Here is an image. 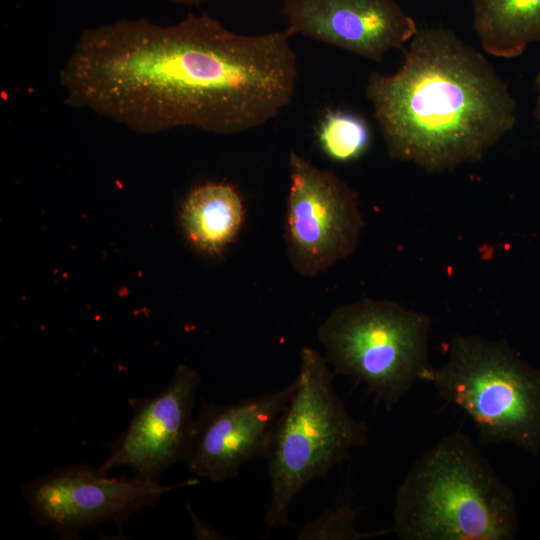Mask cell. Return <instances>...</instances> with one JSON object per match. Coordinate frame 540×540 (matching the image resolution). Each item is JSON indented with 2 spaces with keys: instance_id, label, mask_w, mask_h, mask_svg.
Returning <instances> with one entry per match:
<instances>
[{
  "instance_id": "obj_1",
  "label": "cell",
  "mask_w": 540,
  "mask_h": 540,
  "mask_svg": "<svg viewBox=\"0 0 540 540\" xmlns=\"http://www.w3.org/2000/svg\"><path fill=\"white\" fill-rule=\"evenodd\" d=\"M290 37L237 33L206 13L172 25L118 19L81 32L59 86L70 107L141 134L186 126L246 132L292 101L298 65Z\"/></svg>"
},
{
  "instance_id": "obj_2",
  "label": "cell",
  "mask_w": 540,
  "mask_h": 540,
  "mask_svg": "<svg viewBox=\"0 0 540 540\" xmlns=\"http://www.w3.org/2000/svg\"><path fill=\"white\" fill-rule=\"evenodd\" d=\"M409 43L395 73L366 85L390 158L429 172L480 160L515 126L507 83L451 29L419 27Z\"/></svg>"
},
{
  "instance_id": "obj_3",
  "label": "cell",
  "mask_w": 540,
  "mask_h": 540,
  "mask_svg": "<svg viewBox=\"0 0 540 540\" xmlns=\"http://www.w3.org/2000/svg\"><path fill=\"white\" fill-rule=\"evenodd\" d=\"M392 534L401 540H512L515 495L461 431L427 449L395 493Z\"/></svg>"
},
{
  "instance_id": "obj_4",
  "label": "cell",
  "mask_w": 540,
  "mask_h": 540,
  "mask_svg": "<svg viewBox=\"0 0 540 540\" xmlns=\"http://www.w3.org/2000/svg\"><path fill=\"white\" fill-rule=\"evenodd\" d=\"M334 375L318 351L300 350L297 386L265 456L271 498L264 521L270 527L287 526L289 507L306 485L324 478L368 442L366 423L353 417L338 397Z\"/></svg>"
},
{
  "instance_id": "obj_5",
  "label": "cell",
  "mask_w": 540,
  "mask_h": 540,
  "mask_svg": "<svg viewBox=\"0 0 540 540\" xmlns=\"http://www.w3.org/2000/svg\"><path fill=\"white\" fill-rule=\"evenodd\" d=\"M428 382L472 420L481 443H509L539 453L540 369L504 341L456 335Z\"/></svg>"
},
{
  "instance_id": "obj_6",
  "label": "cell",
  "mask_w": 540,
  "mask_h": 540,
  "mask_svg": "<svg viewBox=\"0 0 540 540\" xmlns=\"http://www.w3.org/2000/svg\"><path fill=\"white\" fill-rule=\"evenodd\" d=\"M430 318L388 300L362 299L335 308L317 329L334 374L362 383L387 410L415 381H429Z\"/></svg>"
},
{
  "instance_id": "obj_7",
  "label": "cell",
  "mask_w": 540,
  "mask_h": 540,
  "mask_svg": "<svg viewBox=\"0 0 540 540\" xmlns=\"http://www.w3.org/2000/svg\"><path fill=\"white\" fill-rule=\"evenodd\" d=\"M284 233L293 270L315 277L351 256L364 226L357 193L335 173L291 151Z\"/></svg>"
},
{
  "instance_id": "obj_8",
  "label": "cell",
  "mask_w": 540,
  "mask_h": 540,
  "mask_svg": "<svg viewBox=\"0 0 540 540\" xmlns=\"http://www.w3.org/2000/svg\"><path fill=\"white\" fill-rule=\"evenodd\" d=\"M173 486L133 476L109 477L99 467L58 468L20 487L35 522L64 539L106 521L119 526L132 513L154 505Z\"/></svg>"
},
{
  "instance_id": "obj_9",
  "label": "cell",
  "mask_w": 540,
  "mask_h": 540,
  "mask_svg": "<svg viewBox=\"0 0 540 540\" xmlns=\"http://www.w3.org/2000/svg\"><path fill=\"white\" fill-rule=\"evenodd\" d=\"M200 383L199 373L181 364L158 394L128 399L133 411L131 421L110 444L108 456L99 469L108 474L116 467L127 466L135 477L158 482L166 469L185 460Z\"/></svg>"
},
{
  "instance_id": "obj_10",
  "label": "cell",
  "mask_w": 540,
  "mask_h": 540,
  "mask_svg": "<svg viewBox=\"0 0 540 540\" xmlns=\"http://www.w3.org/2000/svg\"><path fill=\"white\" fill-rule=\"evenodd\" d=\"M296 386L295 379L276 391L227 405L202 401L184 460L189 470L223 482L236 477L246 462L265 458L275 424Z\"/></svg>"
},
{
  "instance_id": "obj_11",
  "label": "cell",
  "mask_w": 540,
  "mask_h": 540,
  "mask_svg": "<svg viewBox=\"0 0 540 540\" xmlns=\"http://www.w3.org/2000/svg\"><path fill=\"white\" fill-rule=\"evenodd\" d=\"M287 32L381 62L402 49L418 30L395 0H284Z\"/></svg>"
},
{
  "instance_id": "obj_12",
  "label": "cell",
  "mask_w": 540,
  "mask_h": 540,
  "mask_svg": "<svg viewBox=\"0 0 540 540\" xmlns=\"http://www.w3.org/2000/svg\"><path fill=\"white\" fill-rule=\"evenodd\" d=\"M245 218L239 192L230 184L210 182L185 198L180 223L188 241L208 255L221 254L237 237Z\"/></svg>"
},
{
  "instance_id": "obj_13",
  "label": "cell",
  "mask_w": 540,
  "mask_h": 540,
  "mask_svg": "<svg viewBox=\"0 0 540 540\" xmlns=\"http://www.w3.org/2000/svg\"><path fill=\"white\" fill-rule=\"evenodd\" d=\"M473 28L488 54L511 59L540 41V0H471Z\"/></svg>"
},
{
  "instance_id": "obj_14",
  "label": "cell",
  "mask_w": 540,
  "mask_h": 540,
  "mask_svg": "<svg viewBox=\"0 0 540 540\" xmlns=\"http://www.w3.org/2000/svg\"><path fill=\"white\" fill-rule=\"evenodd\" d=\"M322 152L331 160L351 162L362 157L371 144L369 123L359 114L344 110H328L317 128Z\"/></svg>"
},
{
  "instance_id": "obj_15",
  "label": "cell",
  "mask_w": 540,
  "mask_h": 540,
  "mask_svg": "<svg viewBox=\"0 0 540 540\" xmlns=\"http://www.w3.org/2000/svg\"><path fill=\"white\" fill-rule=\"evenodd\" d=\"M358 510L349 502L325 511L299 530V540H360L392 534V529L359 531L355 526Z\"/></svg>"
},
{
  "instance_id": "obj_16",
  "label": "cell",
  "mask_w": 540,
  "mask_h": 540,
  "mask_svg": "<svg viewBox=\"0 0 540 540\" xmlns=\"http://www.w3.org/2000/svg\"><path fill=\"white\" fill-rule=\"evenodd\" d=\"M191 515L193 532L197 539H220V535L211 529L204 521L199 519L191 510L190 506H187Z\"/></svg>"
},
{
  "instance_id": "obj_17",
  "label": "cell",
  "mask_w": 540,
  "mask_h": 540,
  "mask_svg": "<svg viewBox=\"0 0 540 540\" xmlns=\"http://www.w3.org/2000/svg\"><path fill=\"white\" fill-rule=\"evenodd\" d=\"M535 88H536V100H535V106H534V114L540 126V72L538 73L535 80Z\"/></svg>"
},
{
  "instance_id": "obj_18",
  "label": "cell",
  "mask_w": 540,
  "mask_h": 540,
  "mask_svg": "<svg viewBox=\"0 0 540 540\" xmlns=\"http://www.w3.org/2000/svg\"><path fill=\"white\" fill-rule=\"evenodd\" d=\"M167 1L173 4H177V5L194 6V5H200L202 3H206L212 0H167Z\"/></svg>"
}]
</instances>
